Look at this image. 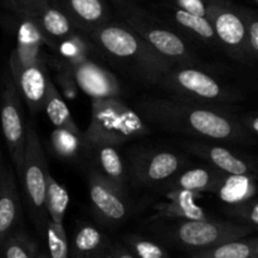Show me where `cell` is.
Masks as SVG:
<instances>
[{
	"label": "cell",
	"mask_w": 258,
	"mask_h": 258,
	"mask_svg": "<svg viewBox=\"0 0 258 258\" xmlns=\"http://www.w3.org/2000/svg\"><path fill=\"white\" fill-rule=\"evenodd\" d=\"M169 201L174 202H184V203H196L197 199L202 198L201 193L190 190H170L163 193Z\"/></svg>",
	"instance_id": "8d00e7d4"
},
{
	"label": "cell",
	"mask_w": 258,
	"mask_h": 258,
	"mask_svg": "<svg viewBox=\"0 0 258 258\" xmlns=\"http://www.w3.org/2000/svg\"><path fill=\"white\" fill-rule=\"evenodd\" d=\"M110 258H136L133 252L121 243H112L110 249Z\"/></svg>",
	"instance_id": "f35d334b"
},
{
	"label": "cell",
	"mask_w": 258,
	"mask_h": 258,
	"mask_svg": "<svg viewBox=\"0 0 258 258\" xmlns=\"http://www.w3.org/2000/svg\"><path fill=\"white\" fill-rule=\"evenodd\" d=\"M67 63L78 90L82 91L91 100L120 97L122 87L112 72L92 59H86L80 63Z\"/></svg>",
	"instance_id": "7c38bea8"
},
{
	"label": "cell",
	"mask_w": 258,
	"mask_h": 258,
	"mask_svg": "<svg viewBox=\"0 0 258 258\" xmlns=\"http://www.w3.org/2000/svg\"><path fill=\"white\" fill-rule=\"evenodd\" d=\"M20 217L22 207L14 170L4 165L0 178V246L17 229Z\"/></svg>",
	"instance_id": "ffe728a7"
},
{
	"label": "cell",
	"mask_w": 258,
	"mask_h": 258,
	"mask_svg": "<svg viewBox=\"0 0 258 258\" xmlns=\"http://www.w3.org/2000/svg\"><path fill=\"white\" fill-rule=\"evenodd\" d=\"M110 2L121 20L174 66L198 67L201 64V59L197 57L188 39L158 15L130 0Z\"/></svg>",
	"instance_id": "3957f363"
},
{
	"label": "cell",
	"mask_w": 258,
	"mask_h": 258,
	"mask_svg": "<svg viewBox=\"0 0 258 258\" xmlns=\"http://www.w3.org/2000/svg\"><path fill=\"white\" fill-rule=\"evenodd\" d=\"M150 134L138 112L118 97L91 100V120L86 143L118 146Z\"/></svg>",
	"instance_id": "5b68a950"
},
{
	"label": "cell",
	"mask_w": 258,
	"mask_h": 258,
	"mask_svg": "<svg viewBox=\"0 0 258 258\" xmlns=\"http://www.w3.org/2000/svg\"><path fill=\"white\" fill-rule=\"evenodd\" d=\"M97 50L127 67L136 77L149 85L159 81L175 66L159 54L122 20L96 28L87 34Z\"/></svg>",
	"instance_id": "7a4b0ae2"
},
{
	"label": "cell",
	"mask_w": 258,
	"mask_h": 258,
	"mask_svg": "<svg viewBox=\"0 0 258 258\" xmlns=\"http://www.w3.org/2000/svg\"><path fill=\"white\" fill-rule=\"evenodd\" d=\"M171 7L198 17L207 15V0H171Z\"/></svg>",
	"instance_id": "d590c367"
},
{
	"label": "cell",
	"mask_w": 258,
	"mask_h": 258,
	"mask_svg": "<svg viewBox=\"0 0 258 258\" xmlns=\"http://www.w3.org/2000/svg\"><path fill=\"white\" fill-rule=\"evenodd\" d=\"M123 241L136 258H170L161 244L139 234H127L123 237Z\"/></svg>",
	"instance_id": "1f68e13d"
},
{
	"label": "cell",
	"mask_w": 258,
	"mask_h": 258,
	"mask_svg": "<svg viewBox=\"0 0 258 258\" xmlns=\"http://www.w3.org/2000/svg\"><path fill=\"white\" fill-rule=\"evenodd\" d=\"M48 175H49V169H48L44 150L40 144L39 135L35 126L29 122L27 123V131H25L24 156H23L19 179L23 184L28 211L38 232L42 236H44L45 226L48 222V214L45 209Z\"/></svg>",
	"instance_id": "52a82bcc"
},
{
	"label": "cell",
	"mask_w": 258,
	"mask_h": 258,
	"mask_svg": "<svg viewBox=\"0 0 258 258\" xmlns=\"http://www.w3.org/2000/svg\"><path fill=\"white\" fill-rule=\"evenodd\" d=\"M9 72L20 97L25 101L30 113L35 115L43 110L49 77L44 64L20 66L9 58Z\"/></svg>",
	"instance_id": "9a60e30c"
},
{
	"label": "cell",
	"mask_w": 258,
	"mask_h": 258,
	"mask_svg": "<svg viewBox=\"0 0 258 258\" xmlns=\"http://www.w3.org/2000/svg\"><path fill=\"white\" fill-rule=\"evenodd\" d=\"M229 175L211 165L184 166L170 179L159 185L161 193L170 190H190L196 193H221Z\"/></svg>",
	"instance_id": "4fadbf2b"
},
{
	"label": "cell",
	"mask_w": 258,
	"mask_h": 258,
	"mask_svg": "<svg viewBox=\"0 0 258 258\" xmlns=\"http://www.w3.org/2000/svg\"><path fill=\"white\" fill-rule=\"evenodd\" d=\"M188 153L203 159L213 168L229 176H248L253 175L257 170L256 161L246 156L237 155L224 146L202 141H188L183 144Z\"/></svg>",
	"instance_id": "5bb4252c"
},
{
	"label": "cell",
	"mask_w": 258,
	"mask_h": 258,
	"mask_svg": "<svg viewBox=\"0 0 258 258\" xmlns=\"http://www.w3.org/2000/svg\"><path fill=\"white\" fill-rule=\"evenodd\" d=\"M100 258H110V252H108L107 254H105V256H102V257H100Z\"/></svg>",
	"instance_id": "7bdbcfd3"
},
{
	"label": "cell",
	"mask_w": 258,
	"mask_h": 258,
	"mask_svg": "<svg viewBox=\"0 0 258 258\" xmlns=\"http://www.w3.org/2000/svg\"><path fill=\"white\" fill-rule=\"evenodd\" d=\"M185 156L169 150H141L131 155L128 178L138 188H158L184 166Z\"/></svg>",
	"instance_id": "30bf717a"
},
{
	"label": "cell",
	"mask_w": 258,
	"mask_h": 258,
	"mask_svg": "<svg viewBox=\"0 0 258 258\" xmlns=\"http://www.w3.org/2000/svg\"><path fill=\"white\" fill-rule=\"evenodd\" d=\"M22 108V97L15 87L9 68H5L0 82V123L18 176L22 171L27 131Z\"/></svg>",
	"instance_id": "ba28073f"
},
{
	"label": "cell",
	"mask_w": 258,
	"mask_h": 258,
	"mask_svg": "<svg viewBox=\"0 0 258 258\" xmlns=\"http://www.w3.org/2000/svg\"><path fill=\"white\" fill-rule=\"evenodd\" d=\"M206 18L212 24L221 49L233 59L248 64L244 49V22L241 7L227 0H207Z\"/></svg>",
	"instance_id": "9c48e42d"
},
{
	"label": "cell",
	"mask_w": 258,
	"mask_h": 258,
	"mask_svg": "<svg viewBox=\"0 0 258 258\" xmlns=\"http://www.w3.org/2000/svg\"><path fill=\"white\" fill-rule=\"evenodd\" d=\"M20 18L19 27L17 32V45L10 54V59L20 66L47 64L43 55V45L53 47L52 42L40 30L34 19L25 15H18Z\"/></svg>",
	"instance_id": "e0dca14e"
},
{
	"label": "cell",
	"mask_w": 258,
	"mask_h": 258,
	"mask_svg": "<svg viewBox=\"0 0 258 258\" xmlns=\"http://www.w3.org/2000/svg\"><path fill=\"white\" fill-rule=\"evenodd\" d=\"M150 231L161 239L174 246L191 251H201L217 246L222 242L242 238L256 231L244 224L218 219L202 221H175L156 219L149 222Z\"/></svg>",
	"instance_id": "277c9868"
},
{
	"label": "cell",
	"mask_w": 258,
	"mask_h": 258,
	"mask_svg": "<svg viewBox=\"0 0 258 258\" xmlns=\"http://www.w3.org/2000/svg\"><path fill=\"white\" fill-rule=\"evenodd\" d=\"M14 2L15 14L25 15V17H34L39 14L49 4V0H14Z\"/></svg>",
	"instance_id": "e575fe53"
},
{
	"label": "cell",
	"mask_w": 258,
	"mask_h": 258,
	"mask_svg": "<svg viewBox=\"0 0 258 258\" xmlns=\"http://www.w3.org/2000/svg\"><path fill=\"white\" fill-rule=\"evenodd\" d=\"M253 2H256V3H257V0H253Z\"/></svg>",
	"instance_id": "c3c4849f"
},
{
	"label": "cell",
	"mask_w": 258,
	"mask_h": 258,
	"mask_svg": "<svg viewBox=\"0 0 258 258\" xmlns=\"http://www.w3.org/2000/svg\"><path fill=\"white\" fill-rule=\"evenodd\" d=\"M190 258H196V257H193V256H191V257H190Z\"/></svg>",
	"instance_id": "7dc6e473"
},
{
	"label": "cell",
	"mask_w": 258,
	"mask_h": 258,
	"mask_svg": "<svg viewBox=\"0 0 258 258\" xmlns=\"http://www.w3.org/2000/svg\"><path fill=\"white\" fill-rule=\"evenodd\" d=\"M136 112L146 123L169 133L198 139L253 145L256 138L247 133L231 107L199 103L178 97H148L136 103Z\"/></svg>",
	"instance_id": "6da1fadb"
},
{
	"label": "cell",
	"mask_w": 258,
	"mask_h": 258,
	"mask_svg": "<svg viewBox=\"0 0 258 258\" xmlns=\"http://www.w3.org/2000/svg\"><path fill=\"white\" fill-rule=\"evenodd\" d=\"M49 258H70V244L63 224L48 219L44 232Z\"/></svg>",
	"instance_id": "4dcf8cb0"
},
{
	"label": "cell",
	"mask_w": 258,
	"mask_h": 258,
	"mask_svg": "<svg viewBox=\"0 0 258 258\" xmlns=\"http://www.w3.org/2000/svg\"><path fill=\"white\" fill-rule=\"evenodd\" d=\"M49 4L59 9L76 29L86 35L112 20L106 0H49Z\"/></svg>",
	"instance_id": "2e32d148"
},
{
	"label": "cell",
	"mask_w": 258,
	"mask_h": 258,
	"mask_svg": "<svg viewBox=\"0 0 258 258\" xmlns=\"http://www.w3.org/2000/svg\"><path fill=\"white\" fill-rule=\"evenodd\" d=\"M0 155H2V149H0Z\"/></svg>",
	"instance_id": "f6af8a7d"
},
{
	"label": "cell",
	"mask_w": 258,
	"mask_h": 258,
	"mask_svg": "<svg viewBox=\"0 0 258 258\" xmlns=\"http://www.w3.org/2000/svg\"><path fill=\"white\" fill-rule=\"evenodd\" d=\"M85 155L90 160V168L111 181L123 193H127V174L117 151V146L86 143Z\"/></svg>",
	"instance_id": "d6986e66"
},
{
	"label": "cell",
	"mask_w": 258,
	"mask_h": 258,
	"mask_svg": "<svg viewBox=\"0 0 258 258\" xmlns=\"http://www.w3.org/2000/svg\"><path fill=\"white\" fill-rule=\"evenodd\" d=\"M54 49H57L63 60L75 64L82 60L91 59V55L97 50V48L88 39L87 35L81 32H75L70 37L58 40Z\"/></svg>",
	"instance_id": "484cf974"
},
{
	"label": "cell",
	"mask_w": 258,
	"mask_h": 258,
	"mask_svg": "<svg viewBox=\"0 0 258 258\" xmlns=\"http://www.w3.org/2000/svg\"><path fill=\"white\" fill-rule=\"evenodd\" d=\"M70 204V196L62 184L58 183L52 175H48L47 199H45V209H47L48 219L57 224H63L66 212Z\"/></svg>",
	"instance_id": "f1b7e54d"
},
{
	"label": "cell",
	"mask_w": 258,
	"mask_h": 258,
	"mask_svg": "<svg viewBox=\"0 0 258 258\" xmlns=\"http://www.w3.org/2000/svg\"><path fill=\"white\" fill-rule=\"evenodd\" d=\"M55 67H57L58 73H57V83L63 91V98H68V100H73L77 96L78 87L76 85L75 80H73V76L71 73L70 68H68L66 60L59 59L54 63Z\"/></svg>",
	"instance_id": "836d02e7"
},
{
	"label": "cell",
	"mask_w": 258,
	"mask_h": 258,
	"mask_svg": "<svg viewBox=\"0 0 258 258\" xmlns=\"http://www.w3.org/2000/svg\"><path fill=\"white\" fill-rule=\"evenodd\" d=\"M227 214L237 223L252 227L256 229L258 226V203L254 198L244 199L239 203L227 208Z\"/></svg>",
	"instance_id": "d6a6232c"
},
{
	"label": "cell",
	"mask_w": 258,
	"mask_h": 258,
	"mask_svg": "<svg viewBox=\"0 0 258 258\" xmlns=\"http://www.w3.org/2000/svg\"><path fill=\"white\" fill-rule=\"evenodd\" d=\"M43 108H44L48 118L54 127L67 128V130L73 131L76 134H82L77 123L73 120L62 93L58 91V88L55 87L52 81H49V83H48L47 95H45Z\"/></svg>",
	"instance_id": "cb8c5ba5"
},
{
	"label": "cell",
	"mask_w": 258,
	"mask_h": 258,
	"mask_svg": "<svg viewBox=\"0 0 258 258\" xmlns=\"http://www.w3.org/2000/svg\"><path fill=\"white\" fill-rule=\"evenodd\" d=\"M244 22V49L247 62L254 64L258 58V15L254 10L241 7Z\"/></svg>",
	"instance_id": "f546056e"
},
{
	"label": "cell",
	"mask_w": 258,
	"mask_h": 258,
	"mask_svg": "<svg viewBox=\"0 0 258 258\" xmlns=\"http://www.w3.org/2000/svg\"><path fill=\"white\" fill-rule=\"evenodd\" d=\"M37 258H49V256H47V254H44V253H40V252H39Z\"/></svg>",
	"instance_id": "b9f144b4"
},
{
	"label": "cell",
	"mask_w": 258,
	"mask_h": 258,
	"mask_svg": "<svg viewBox=\"0 0 258 258\" xmlns=\"http://www.w3.org/2000/svg\"><path fill=\"white\" fill-rule=\"evenodd\" d=\"M242 126L248 134H251L253 138H256L258 134V116L257 112H248L243 116H239Z\"/></svg>",
	"instance_id": "74e56055"
},
{
	"label": "cell",
	"mask_w": 258,
	"mask_h": 258,
	"mask_svg": "<svg viewBox=\"0 0 258 258\" xmlns=\"http://www.w3.org/2000/svg\"><path fill=\"white\" fill-rule=\"evenodd\" d=\"M110 238L97 227L81 223L73 233L71 244V258H100L110 252Z\"/></svg>",
	"instance_id": "44dd1931"
},
{
	"label": "cell",
	"mask_w": 258,
	"mask_h": 258,
	"mask_svg": "<svg viewBox=\"0 0 258 258\" xmlns=\"http://www.w3.org/2000/svg\"><path fill=\"white\" fill-rule=\"evenodd\" d=\"M2 2L4 3V5L8 8V9L12 10V12H14V8H15L14 0H2Z\"/></svg>",
	"instance_id": "ab89813d"
},
{
	"label": "cell",
	"mask_w": 258,
	"mask_h": 258,
	"mask_svg": "<svg viewBox=\"0 0 258 258\" xmlns=\"http://www.w3.org/2000/svg\"><path fill=\"white\" fill-rule=\"evenodd\" d=\"M130 2H135V3H139V2H141V0H130Z\"/></svg>",
	"instance_id": "ee69618b"
},
{
	"label": "cell",
	"mask_w": 258,
	"mask_h": 258,
	"mask_svg": "<svg viewBox=\"0 0 258 258\" xmlns=\"http://www.w3.org/2000/svg\"><path fill=\"white\" fill-rule=\"evenodd\" d=\"M2 258H37L38 246L22 229H15L0 246Z\"/></svg>",
	"instance_id": "83f0119b"
},
{
	"label": "cell",
	"mask_w": 258,
	"mask_h": 258,
	"mask_svg": "<svg viewBox=\"0 0 258 258\" xmlns=\"http://www.w3.org/2000/svg\"><path fill=\"white\" fill-rule=\"evenodd\" d=\"M155 214L148 219V222L156 219H175V221H202L212 218L202 207L196 203L184 202H163L154 207Z\"/></svg>",
	"instance_id": "d4e9b609"
},
{
	"label": "cell",
	"mask_w": 258,
	"mask_h": 258,
	"mask_svg": "<svg viewBox=\"0 0 258 258\" xmlns=\"http://www.w3.org/2000/svg\"><path fill=\"white\" fill-rule=\"evenodd\" d=\"M158 86L170 92L173 97L208 105L231 107L244 100L241 90L226 85L198 67L175 66L159 81Z\"/></svg>",
	"instance_id": "8992f818"
},
{
	"label": "cell",
	"mask_w": 258,
	"mask_h": 258,
	"mask_svg": "<svg viewBox=\"0 0 258 258\" xmlns=\"http://www.w3.org/2000/svg\"><path fill=\"white\" fill-rule=\"evenodd\" d=\"M258 256L256 237H242L194 252L196 258H252Z\"/></svg>",
	"instance_id": "603a6c76"
},
{
	"label": "cell",
	"mask_w": 258,
	"mask_h": 258,
	"mask_svg": "<svg viewBox=\"0 0 258 258\" xmlns=\"http://www.w3.org/2000/svg\"><path fill=\"white\" fill-rule=\"evenodd\" d=\"M87 188L91 211L101 224L116 227L127 219L130 214L127 193H123L90 166L87 168Z\"/></svg>",
	"instance_id": "8fae6325"
},
{
	"label": "cell",
	"mask_w": 258,
	"mask_h": 258,
	"mask_svg": "<svg viewBox=\"0 0 258 258\" xmlns=\"http://www.w3.org/2000/svg\"><path fill=\"white\" fill-rule=\"evenodd\" d=\"M3 166H4V160H3V155H0V178H2Z\"/></svg>",
	"instance_id": "60d3db41"
},
{
	"label": "cell",
	"mask_w": 258,
	"mask_h": 258,
	"mask_svg": "<svg viewBox=\"0 0 258 258\" xmlns=\"http://www.w3.org/2000/svg\"><path fill=\"white\" fill-rule=\"evenodd\" d=\"M52 151L58 158L64 160H73L80 158L81 154H85V136L82 134H76L67 128L55 127L50 135Z\"/></svg>",
	"instance_id": "4316f807"
},
{
	"label": "cell",
	"mask_w": 258,
	"mask_h": 258,
	"mask_svg": "<svg viewBox=\"0 0 258 258\" xmlns=\"http://www.w3.org/2000/svg\"><path fill=\"white\" fill-rule=\"evenodd\" d=\"M30 18L34 19L45 37L52 42L53 48H55V43L58 40L64 39L75 32H78L72 22L59 9L50 4H48L39 14Z\"/></svg>",
	"instance_id": "7402d4cb"
},
{
	"label": "cell",
	"mask_w": 258,
	"mask_h": 258,
	"mask_svg": "<svg viewBox=\"0 0 258 258\" xmlns=\"http://www.w3.org/2000/svg\"><path fill=\"white\" fill-rule=\"evenodd\" d=\"M252 258H258V256H256V257H252Z\"/></svg>",
	"instance_id": "bcb514c9"
},
{
	"label": "cell",
	"mask_w": 258,
	"mask_h": 258,
	"mask_svg": "<svg viewBox=\"0 0 258 258\" xmlns=\"http://www.w3.org/2000/svg\"><path fill=\"white\" fill-rule=\"evenodd\" d=\"M163 18L161 19L168 23L171 28L176 30L179 34L183 35L186 39H193L199 43L209 45L213 49H221L218 39H217L212 24L206 17L189 14L184 10L174 8L171 5L161 8Z\"/></svg>",
	"instance_id": "ac0fdd59"
}]
</instances>
